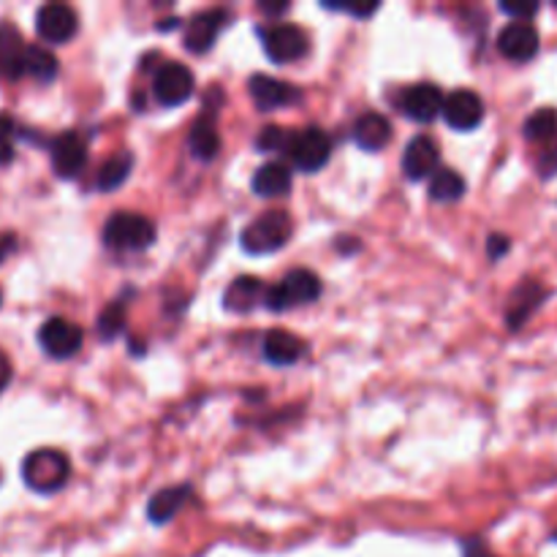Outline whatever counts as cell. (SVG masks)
I'll return each instance as SVG.
<instances>
[{"label": "cell", "instance_id": "603a6c76", "mask_svg": "<svg viewBox=\"0 0 557 557\" xmlns=\"http://www.w3.org/2000/svg\"><path fill=\"white\" fill-rule=\"evenodd\" d=\"M188 495H190L188 487L161 490L158 495H152L147 515H150V520L156 522V525H163V522H169L172 517H177V511L188 504Z\"/></svg>", "mask_w": 557, "mask_h": 557}, {"label": "cell", "instance_id": "9a60e30c", "mask_svg": "<svg viewBox=\"0 0 557 557\" xmlns=\"http://www.w3.org/2000/svg\"><path fill=\"white\" fill-rule=\"evenodd\" d=\"M438 172V145L430 136H413L403 152V174L413 183L428 180Z\"/></svg>", "mask_w": 557, "mask_h": 557}, {"label": "cell", "instance_id": "7c38bea8", "mask_svg": "<svg viewBox=\"0 0 557 557\" xmlns=\"http://www.w3.org/2000/svg\"><path fill=\"white\" fill-rule=\"evenodd\" d=\"M441 114L455 131H473L484 120V101L473 90H455L444 98Z\"/></svg>", "mask_w": 557, "mask_h": 557}, {"label": "cell", "instance_id": "484cf974", "mask_svg": "<svg viewBox=\"0 0 557 557\" xmlns=\"http://www.w3.org/2000/svg\"><path fill=\"white\" fill-rule=\"evenodd\" d=\"M466 194V180L451 169H438L430 177V199L435 201H457Z\"/></svg>", "mask_w": 557, "mask_h": 557}, {"label": "cell", "instance_id": "74e56055", "mask_svg": "<svg viewBox=\"0 0 557 557\" xmlns=\"http://www.w3.org/2000/svg\"><path fill=\"white\" fill-rule=\"evenodd\" d=\"M555 542H557V531H555Z\"/></svg>", "mask_w": 557, "mask_h": 557}, {"label": "cell", "instance_id": "f35d334b", "mask_svg": "<svg viewBox=\"0 0 557 557\" xmlns=\"http://www.w3.org/2000/svg\"><path fill=\"white\" fill-rule=\"evenodd\" d=\"M0 299H3V297H0Z\"/></svg>", "mask_w": 557, "mask_h": 557}, {"label": "cell", "instance_id": "8d00e7d4", "mask_svg": "<svg viewBox=\"0 0 557 557\" xmlns=\"http://www.w3.org/2000/svg\"><path fill=\"white\" fill-rule=\"evenodd\" d=\"M14 250V237H0V261Z\"/></svg>", "mask_w": 557, "mask_h": 557}, {"label": "cell", "instance_id": "5bb4252c", "mask_svg": "<svg viewBox=\"0 0 557 557\" xmlns=\"http://www.w3.org/2000/svg\"><path fill=\"white\" fill-rule=\"evenodd\" d=\"M400 109L406 117H411L413 123H430L441 114L444 109V92L438 90L430 82H419V85L408 87L400 98Z\"/></svg>", "mask_w": 557, "mask_h": 557}, {"label": "cell", "instance_id": "ac0fdd59", "mask_svg": "<svg viewBox=\"0 0 557 557\" xmlns=\"http://www.w3.org/2000/svg\"><path fill=\"white\" fill-rule=\"evenodd\" d=\"M264 359L277 368H288V364L299 362L305 354V341L286 330H272L264 335Z\"/></svg>", "mask_w": 557, "mask_h": 557}, {"label": "cell", "instance_id": "d590c367", "mask_svg": "<svg viewBox=\"0 0 557 557\" xmlns=\"http://www.w3.org/2000/svg\"><path fill=\"white\" fill-rule=\"evenodd\" d=\"M466 557H493V555H490L487 549H484L479 542H468L466 544Z\"/></svg>", "mask_w": 557, "mask_h": 557}, {"label": "cell", "instance_id": "836d02e7", "mask_svg": "<svg viewBox=\"0 0 557 557\" xmlns=\"http://www.w3.org/2000/svg\"><path fill=\"white\" fill-rule=\"evenodd\" d=\"M539 169H542L544 177H553V174L557 172V147H553V150L544 152L542 163H539Z\"/></svg>", "mask_w": 557, "mask_h": 557}, {"label": "cell", "instance_id": "2e32d148", "mask_svg": "<svg viewBox=\"0 0 557 557\" xmlns=\"http://www.w3.org/2000/svg\"><path fill=\"white\" fill-rule=\"evenodd\" d=\"M87 147L76 134H63L52 145V169L58 177L74 180L85 169Z\"/></svg>", "mask_w": 557, "mask_h": 557}, {"label": "cell", "instance_id": "7402d4cb", "mask_svg": "<svg viewBox=\"0 0 557 557\" xmlns=\"http://www.w3.org/2000/svg\"><path fill=\"white\" fill-rule=\"evenodd\" d=\"M544 297H547V292H544L539 283H525V286L517 288L515 297H511V305H509V315H506V321H509L511 330H520V326L531 319L533 310L544 302Z\"/></svg>", "mask_w": 557, "mask_h": 557}, {"label": "cell", "instance_id": "f546056e", "mask_svg": "<svg viewBox=\"0 0 557 557\" xmlns=\"http://www.w3.org/2000/svg\"><path fill=\"white\" fill-rule=\"evenodd\" d=\"M14 120L9 114H0V166L11 163V158H14Z\"/></svg>", "mask_w": 557, "mask_h": 557}, {"label": "cell", "instance_id": "8992f818", "mask_svg": "<svg viewBox=\"0 0 557 557\" xmlns=\"http://www.w3.org/2000/svg\"><path fill=\"white\" fill-rule=\"evenodd\" d=\"M261 44L272 63H294L308 52V36L297 25H286V22H275L261 30Z\"/></svg>", "mask_w": 557, "mask_h": 557}, {"label": "cell", "instance_id": "8fae6325", "mask_svg": "<svg viewBox=\"0 0 557 557\" xmlns=\"http://www.w3.org/2000/svg\"><path fill=\"white\" fill-rule=\"evenodd\" d=\"M226 25H228L226 9L201 11V14H196L194 20L188 22V30H185V49L194 54H205L207 49L218 41V36H221Z\"/></svg>", "mask_w": 557, "mask_h": 557}, {"label": "cell", "instance_id": "44dd1931", "mask_svg": "<svg viewBox=\"0 0 557 557\" xmlns=\"http://www.w3.org/2000/svg\"><path fill=\"white\" fill-rule=\"evenodd\" d=\"M25 44H22L20 30L14 25H0V76L16 79L22 76L25 65Z\"/></svg>", "mask_w": 557, "mask_h": 557}, {"label": "cell", "instance_id": "30bf717a", "mask_svg": "<svg viewBox=\"0 0 557 557\" xmlns=\"http://www.w3.org/2000/svg\"><path fill=\"white\" fill-rule=\"evenodd\" d=\"M498 49L511 63H528L539 52V30L531 22H509L498 33Z\"/></svg>", "mask_w": 557, "mask_h": 557}, {"label": "cell", "instance_id": "ffe728a7", "mask_svg": "<svg viewBox=\"0 0 557 557\" xmlns=\"http://www.w3.org/2000/svg\"><path fill=\"white\" fill-rule=\"evenodd\" d=\"M253 194L264 196V199H275V196H286L292 190V169L281 161L264 163L259 172L250 180Z\"/></svg>", "mask_w": 557, "mask_h": 557}, {"label": "cell", "instance_id": "277c9868", "mask_svg": "<svg viewBox=\"0 0 557 557\" xmlns=\"http://www.w3.org/2000/svg\"><path fill=\"white\" fill-rule=\"evenodd\" d=\"M321 297V281L310 270H292L277 286L267 288L264 305L270 310H288L297 305H310Z\"/></svg>", "mask_w": 557, "mask_h": 557}, {"label": "cell", "instance_id": "52a82bcc", "mask_svg": "<svg viewBox=\"0 0 557 557\" xmlns=\"http://www.w3.org/2000/svg\"><path fill=\"white\" fill-rule=\"evenodd\" d=\"M152 92L163 107H180L194 96V74L183 63H163L152 79Z\"/></svg>", "mask_w": 557, "mask_h": 557}, {"label": "cell", "instance_id": "1f68e13d", "mask_svg": "<svg viewBox=\"0 0 557 557\" xmlns=\"http://www.w3.org/2000/svg\"><path fill=\"white\" fill-rule=\"evenodd\" d=\"M500 11H506L509 16H515V22H528L533 14H539L536 3H500Z\"/></svg>", "mask_w": 557, "mask_h": 557}, {"label": "cell", "instance_id": "4dcf8cb0", "mask_svg": "<svg viewBox=\"0 0 557 557\" xmlns=\"http://www.w3.org/2000/svg\"><path fill=\"white\" fill-rule=\"evenodd\" d=\"M123 326H125V319H123V308H120V305H112L109 310H103L101 319H98V332H101V337H107V341H112V337L117 335Z\"/></svg>", "mask_w": 557, "mask_h": 557}, {"label": "cell", "instance_id": "3957f363", "mask_svg": "<svg viewBox=\"0 0 557 557\" xmlns=\"http://www.w3.org/2000/svg\"><path fill=\"white\" fill-rule=\"evenodd\" d=\"M103 243L114 250H145L156 243V223L139 212H114L103 226Z\"/></svg>", "mask_w": 557, "mask_h": 557}, {"label": "cell", "instance_id": "cb8c5ba5", "mask_svg": "<svg viewBox=\"0 0 557 557\" xmlns=\"http://www.w3.org/2000/svg\"><path fill=\"white\" fill-rule=\"evenodd\" d=\"M188 145L190 150H194V156L201 158V161H212V158L218 156V150H221V136H218L212 117L196 120L194 128H190Z\"/></svg>", "mask_w": 557, "mask_h": 557}, {"label": "cell", "instance_id": "83f0119b", "mask_svg": "<svg viewBox=\"0 0 557 557\" xmlns=\"http://www.w3.org/2000/svg\"><path fill=\"white\" fill-rule=\"evenodd\" d=\"M525 136L531 141H553L557 136V109L544 107L525 120Z\"/></svg>", "mask_w": 557, "mask_h": 557}, {"label": "cell", "instance_id": "9c48e42d", "mask_svg": "<svg viewBox=\"0 0 557 557\" xmlns=\"http://www.w3.org/2000/svg\"><path fill=\"white\" fill-rule=\"evenodd\" d=\"M38 343L52 359H69L82 348V330L69 319H49L38 330Z\"/></svg>", "mask_w": 557, "mask_h": 557}, {"label": "cell", "instance_id": "d6986e66", "mask_svg": "<svg viewBox=\"0 0 557 557\" xmlns=\"http://www.w3.org/2000/svg\"><path fill=\"white\" fill-rule=\"evenodd\" d=\"M392 139V125L384 114L368 112L354 123V141H357L362 150L379 152L389 145Z\"/></svg>", "mask_w": 557, "mask_h": 557}, {"label": "cell", "instance_id": "d6a6232c", "mask_svg": "<svg viewBox=\"0 0 557 557\" xmlns=\"http://www.w3.org/2000/svg\"><path fill=\"white\" fill-rule=\"evenodd\" d=\"M509 248H511V243H509V237H504V234H493V237L487 239V253L493 261H498L500 256L509 253Z\"/></svg>", "mask_w": 557, "mask_h": 557}, {"label": "cell", "instance_id": "f1b7e54d", "mask_svg": "<svg viewBox=\"0 0 557 557\" xmlns=\"http://www.w3.org/2000/svg\"><path fill=\"white\" fill-rule=\"evenodd\" d=\"M288 141H292V131L288 128H277V125H270V128L261 131L259 136V147L261 150H272V152H286Z\"/></svg>", "mask_w": 557, "mask_h": 557}, {"label": "cell", "instance_id": "6da1fadb", "mask_svg": "<svg viewBox=\"0 0 557 557\" xmlns=\"http://www.w3.org/2000/svg\"><path fill=\"white\" fill-rule=\"evenodd\" d=\"M71 476V462L58 449H36L22 462V479L33 493L52 495L65 487Z\"/></svg>", "mask_w": 557, "mask_h": 557}, {"label": "cell", "instance_id": "7a4b0ae2", "mask_svg": "<svg viewBox=\"0 0 557 557\" xmlns=\"http://www.w3.org/2000/svg\"><path fill=\"white\" fill-rule=\"evenodd\" d=\"M294 223L288 218V212H264L261 218H256L253 223L243 228L239 234V245H243L245 253L250 256H267L281 250L283 245L292 239Z\"/></svg>", "mask_w": 557, "mask_h": 557}, {"label": "cell", "instance_id": "d4e9b609", "mask_svg": "<svg viewBox=\"0 0 557 557\" xmlns=\"http://www.w3.org/2000/svg\"><path fill=\"white\" fill-rule=\"evenodd\" d=\"M58 58L49 52L47 47H27L25 49V65H22V74L33 76L38 82H52L58 76Z\"/></svg>", "mask_w": 557, "mask_h": 557}, {"label": "cell", "instance_id": "ba28073f", "mask_svg": "<svg viewBox=\"0 0 557 557\" xmlns=\"http://www.w3.org/2000/svg\"><path fill=\"white\" fill-rule=\"evenodd\" d=\"M36 30L44 41L65 44L79 30V16L65 3H47L36 14Z\"/></svg>", "mask_w": 557, "mask_h": 557}, {"label": "cell", "instance_id": "4316f807", "mask_svg": "<svg viewBox=\"0 0 557 557\" xmlns=\"http://www.w3.org/2000/svg\"><path fill=\"white\" fill-rule=\"evenodd\" d=\"M131 166H134V158L128 152H120V156H112L101 169H98V188L101 190H114L128 180Z\"/></svg>", "mask_w": 557, "mask_h": 557}, {"label": "cell", "instance_id": "5b68a950", "mask_svg": "<svg viewBox=\"0 0 557 557\" xmlns=\"http://www.w3.org/2000/svg\"><path fill=\"white\" fill-rule=\"evenodd\" d=\"M286 152H288V158H292V163L299 169V172L313 174V172H319V169H324L326 163H330L332 139H330V134H326V131L310 125V128L292 134V141H288Z\"/></svg>", "mask_w": 557, "mask_h": 557}, {"label": "cell", "instance_id": "e575fe53", "mask_svg": "<svg viewBox=\"0 0 557 557\" xmlns=\"http://www.w3.org/2000/svg\"><path fill=\"white\" fill-rule=\"evenodd\" d=\"M11 384V362L3 351H0V392H5V386Z\"/></svg>", "mask_w": 557, "mask_h": 557}, {"label": "cell", "instance_id": "e0dca14e", "mask_svg": "<svg viewBox=\"0 0 557 557\" xmlns=\"http://www.w3.org/2000/svg\"><path fill=\"white\" fill-rule=\"evenodd\" d=\"M264 294L267 286L259 277L243 275L226 288L223 305H226V310H232V313H250V310H256L259 305H264Z\"/></svg>", "mask_w": 557, "mask_h": 557}, {"label": "cell", "instance_id": "4fadbf2b", "mask_svg": "<svg viewBox=\"0 0 557 557\" xmlns=\"http://www.w3.org/2000/svg\"><path fill=\"white\" fill-rule=\"evenodd\" d=\"M250 87V98L256 101V107L261 112H272V109H283V107H292V103L299 101V90L288 82L275 79V76H267V74H256L250 76L248 82Z\"/></svg>", "mask_w": 557, "mask_h": 557}]
</instances>
